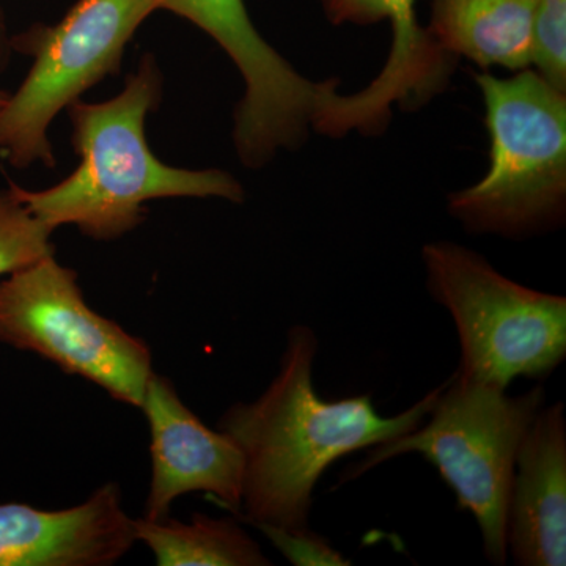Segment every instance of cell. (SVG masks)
<instances>
[{
	"label": "cell",
	"mask_w": 566,
	"mask_h": 566,
	"mask_svg": "<svg viewBox=\"0 0 566 566\" xmlns=\"http://www.w3.org/2000/svg\"><path fill=\"white\" fill-rule=\"evenodd\" d=\"M318 338L303 324L290 329L277 375L253 403L227 409L218 430L244 461L240 516L251 526L308 527L314 490L342 457L385 444L422 424L444 385L394 417L376 411L370 394L324 400L316 394Z\"/></svg>",
	"instance_id": "cell-1"
},
{
	"label": "cell",
	"mask_w": 566,
	"mask_h": 566,
	"mask_svg": "<svg viewBox=\"0 0 566 566\" xmlns=\"http://www.w3.org/2000/svg\"><path fill=\"white\" fill-rule=\"evenodd\" d=\"M164 77L153 54L144 55L125 88L107 102L69 106L73 147L81 164L43 191L9 181L11 193L55 232L74 226L95 241H114L147 219L145 205L158 199H226L244 202V188L219 169L191 170L156 158L145 137L148 115L163 98Z\"/></svg>",
	"instance_id": "cell-2"
},
{
	"label": "cell",
	"mask_w": 566,
	"mask_h": 566,
	"mask_svg": "<svg viewBox=\"0 0 566 566\" xmlns=\"http://www.w3.org/2000/svg\"><path fill=\"white\" fill-rule=\"evenodd\" d=\"M472 76L485 103L491 164L483 180L450 193V214L475 234L556 229L566 210V92L531 69L506 80Z\"/></svg>",
	"instance_id": "cell-3"
},
{
	"label": "cell",
	"mask_w": 566,
	"mask_h": 566,
	"mask_svg": "<svg viewBox=\"0 0 566 566\" xmlns=\"http://www.w3.org/2000/svg\"><path fill=\"white\" fill-rule=\"evenodd\" d=\"M545 398L543 386L512 397L499 387L453 375L436 398L428 422L423 420L415 431L394 441L370 447L363 463L354 465L345 480L395 457L419 453L452 488L458 509L474 516L486 560L505 565L506 502L517 450Z\"/></svg>",
	"instance_id": "cell-4"
},
{
	"label": "cell",
	"mask_w": 566,
	"mask_h": 566,
	"mask_svg": "<svg viewBox=\"0 0 566 566\" xmlns=\"http://www.w3.org/2000/svg\"><path fill=\"white\" fill-rule=\"evenodd\" d=\"M427 286L452 316L457 378L506 390L516 378L546 379L566 357V297L528 289L471 249L424 244Z\"/></svg>",
	"instance_id": "cell-5"
},
{
	"label": "cell",
	"mask_w": 566,
	"mask_h": 566,
	"mask_svg": "<svg viewBox=\"0 0 566 566\" xmlns=\"http://www.w3.org/2000/svg\"><path fill=\"white\" fill-rule=\"evenodd\" d=\"M164 0H77L54 25H33L11 39L33 65L0 111V156L14 169L55 167L48 132L88 88L120 71L134 33Z\"/></svg>",
	"instance_id": "cell-6"
},
{
	"label": "cell",
	"mask_w": 566,
	"mask_h": 566,
	"mask_svg": "<svg viewBox=\"0 0 566 566\" xmlns=\"http://www.w3.org/2000/svg\"><path fill=\"white\" fill-rule=\"evenodd\" d=\"M0 342L39 354L134 408L153 375L148 345L96 314L76 271L54 255L0 277Z\"/></svg>",
	"instance_id": "cell-7"
},
{
	"label": "cell",
	"mask_w": 566,
	"mask_h": 566,
	"mask_svg": "<svg viewBox=\"0 0 566 566\" xmlns=\"http://www.w3.org/2000/svg\"><path fill=\"white\" fill-rule=\"evenodd\" d=\"M164 10L202 29L240 70L244 96L234 111L233 144L245 167L262 169L279 150L307 139L338 80L301 76L256 31L244 0H164Z\"/></svg>",
	"instance_id": "cell-8"
},
{
	"label": "cell",
	"mask_w": 566,
	"mask_h": 566,
	"mask_svg": "<svg viewBox=\"0 0 566 566\" xmlns=\"http://www.w3.org/2000/svg\"><path fill=\"white\" fill-rule=\"evenodd\" d=\"M416 0H322L327 20L335 25H370L389 21L392 50L379 76L356 95L333 99L315 118L314 129L340 137L349 132H385L390 107L415 109L444 92L457 59L436 46L427 29L417 22Z\"/></svg>",
	"instance_id": "cell-9"
},
{
	"label": "cell",
	"mask_w": 566,
	"mask_h": 566,
	"mask_svg": "<svg viewBox=\"0 0 566 566\" xmlns=\"http://www.w3.org/2000/svg\"><path fill=\"white\" fill-rule=\"evenodd\" d=\"M142 411L151 434V483L145 517L169 516L175 499L202 491L240 515L244 461L229 436L211 430L188 408L169 378L153 371Z\"/></svg>",
	"instance_id": "cell-10"
},
{
	"label": "cell",
	"mask_w": 566,
	"mask_h": 566,
	"mask_svg": "<svg viewBox=\"0 0 566 566\" xmlns=\"http://www.w3.org/2000/svg\"><path fill=\"white\" fill-rule=\"evenodd\" d=\"M120 486L107 483L84 504L40 510L0 504V566H107L136 543Z\"/></svg>",
	"instance_id": "cell-11"
},
{
	"label": "cell",
	"mask_w": 566,
	"mask_h": 566,
	"mask_svg": "<svg viewBox=\"0 0 566 566\" xmlns=\"http://www.w3.org/2000/svg\"><path fill=\"white\" fill-rule=\"evenodd\" d=\"M506 551L520 566L566 564L565 405L543 406L520 450L506 502Z\"/></svg>",
	"instance_id": "cell-12"
},
{
	"label": "cell",
	"mask_w": 566,
	"mask_h": 566,
	"mask_svg": "<svg viewBox=\"0 0 566 566\" xmlns=\"http://www.w3.org/2000/svg\"><path fill=\"white\" fill-rule=\"evenodd\" d=\"M427 32L450 57H465L480 69L532 65L535 0H430Z\"/></svg>",
	"instance_id": "cell-13"
},
{
	"label": "cell",
	"mask_w": 566,
	"mask_h": 566,
	"mask_svg": "<svg viewBox=\"0 0 566 566\" xmlns=\"http://www.w3.org/2000/svg\"><path fill=\"white\" fill-rule=\"evenodd\" d=\"M136 542L150 547L158 566H268L259 543L232 517L192 516L191 523L134 520Z\"/></svg>",
	"instance_id": "cell-14"
},
{
	"label": "cell",
	"mask_w": 566,
	"mask_h": 566,
	"mask_svg": "<svg viewBox=\"0 0 566 566\" xmlns=\"http://www.w3.org/2000/svg\"><path fill=\"white\" fill-rule=\"evenodd\" d=\"M52 233L11 193L9 186L6 189L0 185V277L54 255Z\"/></svg>",
	"instance_id": "cell-15"
},
{
	"label": "cell",
	"mask_w": 566,
	"mask_h": 566,
	"mask_svg": "<svg viewBox=\"0 0 566 566\" xmlns=\"http://www.w3.org/2000/svg\"><path fill=\"white\" fill-rule=\"evenodd\" d=\"M532 48L536 73L566 92V0H535Z\"/></svg>",
	"instance_id": "cell-16"
},
{
	"label": "cell",
	"mask_w": 566,
	"mask_h": 566,
	"mask_svg": "<svg viewBox=\"0 0 566 566\" xmlns=\"http://www.w3.org/2000/svg\"><path fill=\"white\" fill-rule=\"evenodd\" d=\"M282 554L290 564L294 566H346L352 565L340 553L335 549L323 535L311 531V527L282 528L270 526V524H256L253 526Z\"/></svg>",
	"instance_id": "cell-17"
},
{
	"label": "cell",
	"mask_w": 566,
	"mask_h": 566,
	"mask_svg": "<svg viewBox=\"0 0 566 566\" xmlns=\"http://www.w3.org/2000/svg\"><path fill=\"white\" fill-rule=\"evenodd\" d=\"M11 52V36L9 35V29H7L6 17L3 11L0 9V76L6 73L7 66H9Z\"/></svg>",
	"instance_id": "cell-18"
},
{
	"label": "cell",
	"mask_w": 566,
	"mask_h": 566,
	"mask_svg": "<svg viewBox=\"0 0 566 566\" xmlns=\"http://www.w3.org/2000/svg\"><path fill=\"white\" fill-rule=\"evenodd\" d=\"M10 98V92L2 91L0 88V111H2V107L6 106V103L9 102Z\"/></svg>",
	"instance_id": "cell-19"
}]
</instances>
